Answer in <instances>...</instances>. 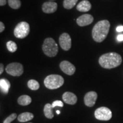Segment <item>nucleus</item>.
<instances>
[{"label": "nucleus", "mask_w": 123, "mask_h": 123, "mask_svg": "<svg viewBox=\"0 0 123 123\" xmlns=\"http://www.w3.org/2000/svg\"><path fill=\"white\" fill-rule=\"evenodd\" d=\"M98 98V94L95 91H90L86 93L84 98V102L86 106L92 107L95 104Z\"/></svg>", "instance_id": "10"}, {"label": "nucleus", "mask_w": 123, "mask_h": 123, "mask_svg": "<svg viewBox=\"0 0 123 123\" xmlns=\"http://www.w3.org/2000/svg\"><path fill=\"white\" fill-rule=\"evenodd\" d=\"M110 23L108 20L97 22L92 29V36L95 42L100 43L105 39L109 33Z\"/></svg>", "instance_id": "1"}, {"label": "nucleus", "mask_w": 123, "mask_h": 123, "mask_svg": "<svg viewBox=\"0 0 123 123\" xmlns=\"http://www.w3.org/2000/svg\"><path fill=\"white\" fill-rule=\"evenodd\" d=\"M99 63L104 68H114L121 64L122 58L120 55L116 53H106L99 58Z\"/></svg>", "instance_id": "2"}, {"label": "nucleus", "mask_w": 123, "mask_h": 123, "mask_svg": "<svg viewBox=\"0 0 123 123\" xmlns=\"http://www.w3.org/2000/svg\"><path fill=\"white\" fill-rule=\"evenodd\" d=\"M56 113H57L58 115H59L60 114V113H61V112H60V111H59V110H57L56 111Z\"/></svg>", "instance_id": "30"}, {"label": "nucleus", "mask_w": 123, "mask_h": 123, "mask_svg": "<svg viewBox=\"0 0 123 123\" xmlns=\"http://www.w3.org/2000/svg\"><path fill=\"white\" fill-rule=\"evenodd\" d=\"M17 101L18 103L21 105H28L31 103V98L28 95H24L18 98Z\"/></svg>", "instance_id": "17"}, {"label": "nucleus", "mask_w": 123, "mask_h": 123, "mask_svg": "<svg viewBox=\"0 0 123 123\" xmlns=\"http://www.w3.org/2000/svg\"><path fill=\"white\" fill-rule=\"evenodd\" d=\"M42 50L44 54L49 57H54L58 53V46L54 39L47 38L44 39Z\"/></svg>", "instance_id": "4"}, {"label": "nucleus", "mask_w": 123, "mask_h": 123, "mask_svg": "<svg viewBox=\"0 0 123 123\" xmlns=\"http://www.w3.org/2000/svg\"><path fill=\"white\" fill-rule=\"evenodd\" d=\"M93 21V17L92 15L88 14L81 15L76 19V23L79 26L83 27L91 24Z\"/></svg>", "instance_id": "11"}, {"label": "nucleus", "mask_w": 123, "mask_h": 123, "mask_svg": "<svg viewBox=\"0 0 123 123\" xmlns=\"http://www.w3.org/2000/svg\"><path fill=\"white\" fill-rule=\"evenodd\" d=\"M6 4V0H0V5L1 6L5 5Z\"/></svg>", "instance_id": "29"}, {"label": "nucleus", "mask_w": 123, "mask_h": 123, "mask_svg": "<svg viewBox=\"0 0 123 123\" xmlns=\"http://www.w3.org/2000/svg\"><path fill=\"white\" fill-rule=\"evenodd\" d=\"M43 112L44 116L47 119H51L54 117V113L53 112V107H52L51 104L47 103L44 105Z\"/></svg>", "instance_id": "18"}, {"label": "nucleus", "mask_w": 123, "mask_h": 123, "mask_svg": "<svg viewBox=\"0 0 123 123\" xmlns=\"http://www.w3.org/2000/svg\"><path fill=\"white\" fill-rule=\"evenodd\" d=\"M34 118V115L32 113L30 112H24L21 113L18 116V120L19 122L24 123L29 121L32 120Z\"/></svg>", "instance_id": "16"}, {"label": "nucleus", "mask_w": 123, "mask_h": 123, "mask_svg": "<svg viewBox=\"0 0 123 123\" xmlns=\"http://www.w3.org/2000/svg\"><path fill=\"white\" fill-rule=\"evenodd\" d=\"M117 39L119 42H122L123 41V34H119L117 37Z\"/></svg>", "instance_id": "26"}, {"label": "nucleus", "mask_w": 123, "mask_h": 123, "mask_svg": "<svg viewBox=\"0 0 123 123\" xmlns=\"http://www.w3.org/2000/svg\"><path fill=\"white\" fill-rule=\"evenodd\" d=\"M10 83L7 79H1L0 80V88L2 93L7 94L10 88Z\"/></svg>", "instance_id": "15"}, {"label": "nucleus", "mask_w": 123, "mask_h": 123, "mask_svg": "<svg viewBox=\"0 0 123 123\" xmlns=\"http://www.w3.org/2000/svg\"><path fill=\"white\" fill-rule=\"evenodd\" d=\"M30 30V25L28 23L26 22H21L15 26L14 30V34L16 38L23 39L29 35Z\"/></svg>", "instance_id": "5"}, {"label": "nucleus", "mask_w": 123, "mask_h": 123, "mask_svg": "<svg viewBox=\"0 0 123 123\" xmlns=\"http://www.w3.org/2000/svg\"><path fill=\"white\" fill-rule=\"evenodd\" d=\"M116 31L117 32H119V33L123 31V26H119L116 28Z\"/></svg>", "instance_id": "27"}, {"label": "nucleus", "mask_w": 123, "mask_h": 123, "mask_svg": "<svg viewBox=\"0 0 123 123\" xmlns=\"http://www.w3.org/2000/svg\"><path fill=\"white\" fill-rule=\"evenodd\" d=\"M112 113L108 108L101 107L95 111V117L96 119L101 121H108L112 118Z\"/></svg>", "instance_id": "7"}, {"label": "nucleus", "mask_w": 123, "mask_h": 123, "mask_svg": "<svg viewBox=\"0 0 123 123\" xmlns=\"http://www.w3.org/2000/svg\"><path fill=\"white\" fill-rule=\"evenodd\" d=\"M92 5L88 0H83L77 5L76 9L80 12H87L91 10Z\"/></svg>", "instance_id": "14"}, {"label": "nucleus", "mask_w": 123, "mask_h": 123, "mask_svg": "<svg viewBox=\"0 0 123 123\" xmlns=\"http://www.w3.org/2000/svg\"><path fill=\"white\" fill-rule=\"evenodd\" d=\"M64 80L59 75L52 74L47 76L44 80V84L46 88L50 90L59 88L63 85Z\"/></svg>", "instance_id": "3"}, {"label": "nucleus", "mask_w": 123, "mask_h": 123, "mask_svg": "<svg viewBox=\"0 0 123 123\" xmlns=\"http://www.w3.org/2000/svg\"><path fill=\"white\" fill-rule=\"evenodd\" d=\"M7 2L9 6L13 9H18L21 6L20 0H7Z\"/></svg>", "instance_id": "21"}, {"label": "nucleus", "mask_w": 123, "mask_h": 123, "mask_svg": "<svg viewBox=\"0 0 123 123\" xmlns=\"http://www.w3.org/2000/svg\"><path fill=\"white\" fill-rule=\"evenodd\" d=\"M51 105H52V107H53V108H54L56 107V106H58V107H63L64 104H63V103L62 101L56 100V101H54Z\"/></svg>", "instance_id": "24"}, {"label": "nucleus", "mask_w": 123, "mask_h": 123, "mask_svg": "<svg viewBox=\"0 0 123 123\" xmlns=\"http://www.w3.org/2000/svg\"><path fill=\"white\" fill-rule=\"evenodd\" d=\"M27 86L30 90L33 91L38 90L39 88V84L37 81L34 79H31L27 82Z\"/></svg>", "instance_id": "20"}, {"label": "nucleus", "mask_w": 123, "mask_h": 123, "mask_svg": "<svg viewBox=\"0 0 123 123\" xmlns=\"http://www.w3.org/2000/svg\"><path fill=\"white\" fill-rule=\"evenodd\" d=\"M4 65H3L2 63L0 64V74H2L4 72Z\"/></svg>", "instance_id": "28"}, {"label": "nucleus", "mask_w": 123, "mask_h": 123, "mask_svg": "<svg viewBox=\"0 0 123 123\" xmlns=\"http://www.w3.org/2000/svg\"><path fill=\"white\" fill-rule=\"evenodd\" d=\"M6 72L13 76H20L24 73V67L19 63H12L9 64L5 68Z\"/></svg>", "instance_id": "6"}, {"label": "nucleus", "mask_w": 123, "mask_h": 123, "mask_svg": "<svg viewBox=\"0 0 123 123\" xmlns=\"http://www.w3.org/2000/svg\"><path fill=\"white\" fill-rule=\"evenodd\" d=\"M6 47L7 50L11 53H14L17 50V45L12 41H9L6 43Z\"/></svg>", "instance_id": "22"}, {"label": "nucleus", "mask_w": 123, "mask_h": 123, "mask_svg": "<svg viewBox=\"0 0 123 123\" xmlns=\"http://www.w3.org/2000/svg\"><path fill=\"white\" fill-rule=\"evenodd\" d=\"M59 42L61 48L64 51H68L71 47V38L68 33H64L61 34Z\"/></svg>", "instance_id": "8"}, {"label": "nucleus", "mask_w": 123, "mask_h": 123, "mask_svg": "<svg viewBox=\"0 0 123 123\" xmlns=\"http://www.w3.org/2000/svg\"></svg>", "instance_id": "32"}, {"label": "nucleus", "mask_w": 123, "mask_h": 123, "mask_svg": "<svg viewBox=\"0 0 123 123\" xmlns=\"http://www.w3.org/2000/svg\"><path fill=\"white\" fill-rule=\"evenodd\" d=\"M78 0H64L63 5L66 9H71L75 6Z\"/></svg>", "instance_id": "19"}, {"label": "nucleus", "mask_w": 123, "mask_h": 123, "mask_svg": "<svg viewBox=\"0 0 123 123\" xmlns=\"http://www.w3.org/2000/svg\"><path fill=\"white\" fill-rule=\"evenodd\" d=\"M61 70L68 75H73L76 71V68L71 63L67 61H63L60 63Z\"/></svg>", "instance_id": "9"}, {"label": "nucleus", "mask_w": 123, "mask_h": 123, "mask_svg": "<svg viewBox=\"0 0 123 123\" xmlns=\"http://www.w3.org/2000/svg\"><path fill=\"white\" fill-rule=\"evenodd\" d=\"M63 100L66 104L74 105L77 102V97L74 93L71 92H66L63 94Z\"/></svg>", "instance_id": "13"}, {"label": "nucleus", "mask_w": 123, "mask_h": 123, "mask_svg": "<svg viewBox=\"0 0 123 123\" xmlns=\"http://www.w3.org/2000/svg\"><path fill=\"white\" fill-rule=\"evenodd\" d=\"M5 25L4 24V23L2 22H0V33H2L5 30Z\"/></svg>", "instance_id": "25"}, {"label": "nucleus", "mask_w": 123, "mask_h": 123, "mask_svg": "<svg viewBox=\"0 0 123 123\" xmlns=\"http://www.w3.org/2000/svg\"><path fill=\"white\" fill-rule=\"evenodd\" d=\"M16 117H17L16 113H12V114L10 115V116H9L6 118V119L4 121V122H3V123H10L12 121L16 119Z\"/></svg>", "instance_id": "23"}, {"label": "nucleus", "mask_w": 123, "mask_h": 123, "mask_svg": "<svg viewBox=\"0 0 123 123\" xmlns=\"http://www.w3.org/2000/svg\"><path fill=\"white\" fill-rule=\"evenodd\" d=\"M58 7V4L53 1H49L44 2L42 5V11L44 13L51 14L56 11Z\"/></svg>", "instance_id": "12"}, {"label": "nucleus", "mask_w": 123, "mask_h": 123, "mask_svg": "<svg viewBox=\"0 0 123 123\" xmlns=\"http://www.w3.org/2000/svg\"><path fill=\"white\" fill-rule=\"evenodd\" d=\"M50 1H54V0H50Z\"/></svg>", "instance_id": "31"}]
</instances>
